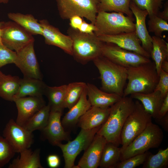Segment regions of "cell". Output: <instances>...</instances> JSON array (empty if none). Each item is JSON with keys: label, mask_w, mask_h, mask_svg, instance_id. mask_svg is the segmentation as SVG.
Here are the masks:
<instances>
[{"label": "cell", "mask_w": 168, "mask_h": 168, "mask_svg": "<svg viewBox=\"0 0 168 168\" xmlns=\"http://www.w3.org/2000/svg\"><path fill=\"white\" fill-rule=\"evenodd\" d=\"M132 0H99V12H120L132 18L133 14L129 7Z\"/></svg>", "instance_id": "31"}, {"label": "cell", "mask_w": 168, "mask_h": 168, "mask_svg": "<svg viewBox=\"0 0 168 168\" xmlns=\"http://www.w3.org/2000/svg\"><path fill=\"white\" fill-rule=\"evenodd\" d=\"M93 61L100 74L101 90L123 97L127 80V68L117 64L102 55Z\"/></svg>", "instance_id": "3"}, {"label": "cell", "mask_w": 168, "mask_h": 168, "mask_svg": "<svg viewBox=\"0 0 168 168\" xmlns=\"http://www.w3.org/2000/svg\"><path fill=\"white\" fill-rule=\"evenodd\" d=\"M121 148L111 142L106 144L101 155L99 166L101 168H114L120 161Z\"/></svg>", "instance_id": "30"}, {"label": "cell", "mask_w": 168, "mask_h": 168, "mask_svg": "<svg viewBox=\"0 0 168 168\" xmlns=\"http://www.w3.org/2000/svg\"><path fill=\"white\" fill-rule=\"evenodd\" d=\"M156 122L166 131L168 130V113L164 116L159 119H155Z\"/></svg>", "instance_id": "45"}, {"label": "cell", "mask_w": 168, "mask_h": 168, "mask_svg": "<svg viewBox=\"0 0 168 168\" xmlns=\"http://www.w3.org/2000/svg\"><path fill=\"white\" fill-rule=\"evenodd\" d=\"M110 107L101 108L91 106L79 119L78 126L81 128L91 129L102 125L106 120Z\"/></svg>", "instance_id": "21"}, {"label": "cell", "mask_w": 168, "mask_h": 168, "mask_svg": "<svg viewBox=\"0 0 168 168\" xmlns=\"http://www.w3.org/2000/svg\"><path fill=\"white\" fill-rule=\"evenodd\" d=\"M130 97L137 100L142 105L145 110L152 118L156 119L164 98L158 91H154L147 93H136Z\"/></svg>", "instance_id": "24"}, {"label": "cell", "mask_w": 168, "mask_h": 168, "mask_svg": "<svg viewBox=\"0 0 168 168\" xmlns=\"http://www.w3.org/2000/svg\"><path fill=\"white\" fill-rule=\"evenodd\" d=\"M152 37V49L150 56L159 74L162 63L164 60H168V44L162 37L155 35Z\"/></svg>", "instance_id": "29"}, {"label": "cell", "mask_w": 168, "mask_h": 168, "mask_svg": "<svg viewBox=\"0 0 168 168\" xmlns=\"http://www.w3.org/2000/svg\"><path fill=\"white\" fill-rule=\"evenodd\" d=\"M50 111L49 106L45 105L33 115L23 126L31 132L36 130L41 131L47 124Z\"/></svg>", "instance_id": "32"}, {"label": "cell", "mask_w": 168, "mask_h": 168, "mask_svg": "<svg viewBox=\"0 0 168 168\" xmlns=\"http://www.w3.org/2000/svg\"><path fill=\"white\" fill-rule=\"evenodd\" d=\"M159 79L154 91H158L163 98L168 94V73L161 69Z\"/></svg>", "instance_id": "40"}, {"label": "cell", "mask_w": 168, "mask_h": 168, "mask_svg": "<svg viewBox=\"0 0 168 168\" xmlns=\"http://www.w3.org/2000/svg\"><path fill=\"white\" fill-rule=\"evenodd\" d=\"M17 57L16 53L0 43V68L10 63H15Z\"/></svg>", "instance_id": "39"}, {"label": "cell", "mask_w": 168, "mask_h": 168, "mask_svg": "<svg viewBox=\"0 0 168 168\" xmlns=\"http://www.w3.org/2000/svg\"><path fill=\"white\" fill-rule=\"evenodd\" d=\"M39 22L42 27V35L45 43L57 47L72 55V41L71 37L62 33L58 28L51 25L46 20H40Z\"/></svg>", "instance_id": "16"}, {"label": "cell", "mask_w": 168, "mask_h": 168, "mask_svg": "<svg viewBox=\"0 0 168 168\" xmlns=\"http://www.w3.org/2000/svg\"><path fill=\"white\" fill-rule=\"evenodd\" d=\"M67 33L72 41V56L77 61L85 64L101 55L103 42L94 32L84 33L69 26Z\"/></svg>", "instance_id": "4"}, {"label": "cell", "mask_w": 168, "mask_h": 168, "mask_svg": "<svg viewBox=\"0 0 168 168\" xmlns=\"http://www.w3.org/2000/svg\"><path fill=\"white\" fill-rule=\"evenodd\" d=\"M168 94L165 97L158 112L157 118H161L168 113Z\"/></svg>", "instance_id": "44"}, {"label": "cell", "mask_w": 168, "mask_h": 168, "mask_svg": "<svg viewBox=\"0 0 168 168\" xmlns=\"http://www.w3.org/2000/svg\"><path fill=\"white\" fill-rule=\"evenodd\" d=\"M86 89L87 98L91 106L109 107L122 97L115 94L105 91L89 83L86 84Z\"/></svg>", "instance_id": "20"}, {"label": "cell", "mask_w": 168, "mask_h": 168, "mask_svg": "<svg viewBox=\"0 0 168 168\" xmlns=\"http://www.w3.org/2000/svg\"><path fill=\"white\" fill-rule=\"evenodd\" d=\"M129 7L135 18L136 34L143 49L150 55L152 49V37L149 34L146 23L148 12L146 10L140 8L132 0L130 3Z\"/></svg>", "instance_id": "19"}, {"label": "cell", "mask_w": 168, "mask_h": 168, "mask_svg": "<svg viewBox=\"0 0 168 168\" xmlns=\"http://www.w3.org/2000/svg\"><path fill=\"white\" fill-rule=\"evenodd\" d=\"M151 153L147 151L120 161L114 168H135L143 164Z\"/></svg>", "instance_id": "38"}, {"label": "cell", "mask_w": 168, "mask_h": 168, "mask_svg": "<svg viewBox=\"0 0 168 168\" xmlns=\"http://www.w3.org/2000/svg\"><path fill=\"white\" fill-rule=\"evenodd\" d=\"M18 114L16 122L23 126L36 112L45 105L43 96H26L14 100Z\"/></svg>", "instance_id": "18"}, {"label": "cell", "mask_w": 168, "mask_h": 168, "mask_svg": "<svg viewBox=\"0 0 168 168\" xmlns=\"http://www.w3.org/2000/svg\"><path fill=\"white\" fill-rule=\"evenodd\" d=\"M2 21L0 22V43L2 44Z\"/></svg>", "instance_id": "48"}, {"label": "cell", "mask_w": 168, "mask_h": 168, "mask_svg": "<svg viewBox=\"0 0 168 168\" xmlns=\"http://www.w3.org/2000/svg\"><path fill=\"white\" fill-rule=\"evenodd\" d=\"M20 79L18 76L6 75L0 71V97L13 101L19 88Z\"/></svg>", "instance_id": "27"}, {"label": "cell", "mask_w": 168, "mask_h": 168, "mask_svg": "<svg viewBox=\"0 0 168 168\" xmlns=\"http://www.w3.org/2000/svg\"><path fill=\"white\" fill-rule=\"evenodd\" d=\"M46 160L48 166L51 168H56L60 165V159L57 155L50 154L47 157Z\"/></svg>", "instance_id": "41"}, {"label": "cell", "mask_w": 168, "mask_h": 168, "mask_svg": "<svg viewBox=\"0 0 168 168\" xmlns=\"http://www.w3.org/2000/svg\"><path fill=\"white\" fill-rule=\"evenodd\" d=\"M164 137L162 129L152 122L129 145L121 149L120 161L158 147Z\"/></svg>", "instance_id": "6"}, {"label": "cell", "mask_w": 168, "mask_h": 168, "mask_svg": "<svg viewBox=\"0 0 168 168\" xmlns=\"http://www.w3.org/2000/svg\"><path fill=\"white\" fill-rule=\"evenodd\" d=\"M78 30L83 33L91 34L96 30V28L94 24L88 23L83 20Z\"/></svg>", "instance_id": "42"}, {"label": "cell", "mask_w": 168, "mask_h": 168, "mask_svg": "<svg viewBox=\"0 0 168 168\" xmlns=\"http://www.w3.org/2000/svg\"><path fill=\"white\" fill-rule=\"evenodd\" d=\"M83 82H75L67 85L64 103V108L69 109L78 100L86 86Z\"/></svg>", "instance_id": "33"}, {"label": "cell", "mask_w": 168, "mask_h": 168, "mask_svg": "<svg viewBox=\"0 0 168 168\" xmlns=\"http://www.w3.org/2000/svg\"><path fill=\"white\" fill-rule=\"evenodd\" d=\"M107 142L102 136L97 134L79 160L78 165L73 168H97L99 164L104 148Z\"/></svg>", "instance_id": "17"}, {"label": "cell", "mask_w": 168, "mask_h": 168, "mask_svg": "<svg viewBox=\"0 0 168 168\" xmlns=\"http://www.w3.org/2000/svg\"><path fill=\"white\" fill-rule=\"evenodd\" d=\"M9 0H0V3H7Z\"/></svg>", "instance_id": "49"}, {"label": "cell", "mask_w": 168, "mask_h": 168, "mask_svg": "<svg viewBox=\"0 0 168 168\" xmlns=\"http://www.w3.org/2000/svg\"><path fill=\"white\" fill-rule=\"evenodd\" d=\"M7 16L12 21L17 24L32 35H42V26L37 19L32 15L10 12L7 14Z\"/></svg>", "instance_id": "26"}, {"label": "cell", "mask_w": 168, "mask_h": 168, "mask_svg": "<svg viewBox=\"0 0 168 168\" xmlns=\"http://www.w3.org/2000/svg\"><path fill=\"white\" fill-rule=\"evenodd\" d=\"M149 18L148 22V32L153 33L156 36L162 37V33L168 31L167 21L157 15L152 16Z\"/></svg>", "instance_id": "35"}, {"label": "cell", "mask_w": 168, "mask_h": 168, "mask_svg": "<svg viewBox=\"0 0 168 168\" xmlns=\"http://www.w3.org/2000/svg\"><path fill=\"white\" fill-rule=\"evenodd\" d=\"M91 106L87 98L86 87L78 100L69 109L62 119L61 123L63 127H69L75 126L79 118Z\"/></svg>", "instance_id": "23"}, {"label": "cell", "mask_w": 168, "mask_h": 168, "mask_svg": "<svg viewBox=\"0 0 168 168\" xmlns=\"http://www.w3.org/2000/svg\"><path fill=\"white\" fill-rule=\"evenodd\" d=\"M15 64L24 77L41 79L42 77L34 49V42L28 44L16 52Z\"/></svg>", "instance_id": "13"}, {"label": "cell", "mask_w": 168, "mask_h": 168, "mask_svg": "<svg viewBox=\"0 0 168 168\" xmlns=\"http://www.w3.org/2000/svg\"><path fill=\"white\" fill-rule=\"evenodd\" d=\"M134 106L135 102L132 98L122 97L110 107L109 116L97 134L103 136L107 142L118 146L122 128Z\"/></svg>", "instance_id": "1"}, {"label": "cell", "mask_w": 168, "mask_h": 168, "mask_svg": "<svg viewBox=\"0 0 168 168\" xmlns=\"http://www.w3.org/2000/svg\"><path fill=\"white\" fill-rule=\"evenodd\" d=\"M62 113L61 111L50 110L47 124L41 131L44 138L54 146L62 141L70 140L69 134L65 131L61 123Z\"/></svg>", "instance_id": "15"}, {"label": "cell", "mask_w": 168, "mask_h": 168, "mask_svg": "<svg viewBox=\"0 0 168 168\" xmlns=\"http://www.w3.org/2000/svg\"><path fill=\"white\" fill-rule=\"evenodd\" d=\"M15 153L8 141L3 136L0 135V168L8 164Z\"/></svg>", "instance_id": "36"}, {"label": "cell", "mask_w": 168, "mask_h": 168, "mask_svg": "<svg viewBox=\"0 0 168 168\" xmlns=\"http://www.w3.org/2000/svg\"><path fill=\"white\" fill-rule=\"evenodd\" d=\"M134 18L126 16L120 12H99L94 24L98 36L114 35L135 31Z\"/></svg>", "instance_id": "5"}, {"label": "cell", "mask_w": 168, "mask_h": 168, "mask_svg": "<svg viewBox=\"0 0 168 168\" xmlns=\"http://www.w3.org/2000/svg\"><path fill=\"white\" fill-rule=\"evenodd\" d=\"M3 136L8 141L16 153L30 148L34 142L32 132L12 119L9 120L3 132Z\"/></svg>", "instance_id": "12"}, {"label": "cell", "mask_w": 168, "mask_h": 168, "mask_svg": "<svg viewBox=\"0 0 168 168\" xmlns=\"http://www.w3.org/2000/svg\"><path fill=\"white\" fill-rule=\"evenodd\" d=\"M157 16L167 21H168V4L167 2L165 3L163 11L162 12L159 11L158 12Z\"/></svg>", "instance_id": "46"}, {"label": "cell", "mask_w": 168, "mask_h": 168, "mask_svg": "<svg viewBox=\"0 0 168 168\" xmlns=\"http://www.w3.org/2000/svg\"><path fill=\"white\" fill-rule=\"evenodd\" d=\"M67 85L58 86H47L44 94L47 97L50 110L63 112Z\"/></svg>", "instance_id": "28"}, {"label": "cell", "mask_w": 168, "mask_h": 168, "mask_svg": "<svg viewBox=\"0 0 168 168\" xmlns=\"http://www.w3.org/2000/svg\"><path fill=\"white\" fill-rule=\"evenodd\" d=\"M82 18L77 15H75L69 19L70 26L75 29L78 30L83 21Z\"/></svg>", "instance_id": "43"}, {"label": "cell", "mask_w": 168, "mask_h": 168, "mask_svg": "<svg viewBox=\"0 0 168 168\" xmlns=\"http://www.w3.org/2000/svg\"><path fill=\"white\" fill-rule=\"evenodd\" d=\"M161 69L168 73V60L163 61L161 65Z\"/></svg>", "instance_id": "47"}, {"label": "cell", "mask_w": 168, "mask_h": 168, "mask_svg": "<svg viewBox=\"0 0 168 168\" xmlns=\"http://www.w3.org/2000/svg\"><path fill=\"white\" fill-rule=\"evenodd\" d=\"M140 8L146 10L149 17L157 15L162 7L163 0H132Z\"/></svg>", "instance_id": "37"}, {"label": "cell", "mask_w": 168, "mask_h": 168, "mask_svg": "<svg viewBox=\"0 0 168 168\" xmlns=\"http://www.w3.org/2000/svg\"><path fill=\"white\" fill-rule=\"evenodd\" d=\"M47 85L41 79L24 77L21 78L18 90L14 97H40L44 94Z\"/></svg>", "instance_id": "22"}, {"label": "cell", "mask_w": 168, "mask_h": 168, "mask_svg": "<svg viewBox=\"0 0 168 168\" xmlns=\"http://www.w3.org/2000/svg\"><path fill=\"white\" fill-rule=\"evenodd\" d=\"M128 82L123 97L136 93H147L154 91L159 79L154 62H150L127 68Z\"/></svg>", "instance_id": "2"}, {"label": "cell", "mask_w": 168, "mask_h": 168, "mask_svg": "<svg viewBox=\"0 0 168 168\" xmlns=\"http://www.w3.org/2000/svg\"><path fill=\"white\" fill-rule=\"evenodd\" d=\"M101 55L126 68L138 66L151 61L150 58L111 43L103 42Z\"/></svg>", "instance_id": "10"}, {"label": "cell", "mask_w": 168, "mask_h": 168, "mask_svg": "<svg viewBox=\"0 0 168 168\" xmlns=\"http://www.w3.org/2000/svg\"><path fill=\"white\" fill-rule=\"evenodd\" d=\"M40 150L34 151L30 148L19 153L20 156L14 159L8 166L9 168H43L40 161Z\"/></svg>", "instance_id": "25"}, {"label": "cell", "mask_w": 168, "mask_h": 168, "mask_svg": "<svg viewBox=\"0 0 168 168\" xmlns=\"http://www.w3.org/2000/svg\"><path fill=\"white\" fill-rule=\"evenodd\" d=\"M101 125L91 129L81 130L75 139L65 144L60 143L57 146L61 149L63 157L65 168H72L78 155L85 150L90 144Z\"/></svg>", "instance_id": "9"}, {"label": "cell", "mask_w": 168, "mask_h": 168, "mask_svg": "<svg viewBox=\"0 0 168 168\" xmlns=\"http://www.w3.org/2000/svg\"><path fill=\"white\" fill-rule=\"evenodd\" d=\"M152 118L139 101H135L134 109L126 119L121 131V149L129 145L152 122Z\"/></svg>", "instance_id": "7"}, {"label": "cell", "mask_w": 168, "mask_h": 168, "mask_svg": "<svg viewBox=\"0 0 168 168\" xmlns=\"http://www.w3.org/2000/svg\"><path fill=\"white\" fill-rule=\"evenodd\" d=\"M1 28L2 44L16 52L34 42L32 35L13 21H2Z\"/></svg>", "instance_id": "11"}, {"label": "cell", "mask_w": 168, "mask_h": 168, "mask_svg": "<svg viewBox=\"0 0 168 168\" xmlns=\"http://www.w3.org/2000/svg\"><path fill=\"white\" fill-rule=\"evenodd\" d=\"M142 168H165L168 165V148L161 149L154 155L151 153L143 163Z\"/></svg>", "instance_id": "34"}, {"label": "cell", "mask_w": 168, "mask_h": 168, "mask_svg": "<svg viewBox=\"0 0 168 168\" xmlns=\"http://www.w3.org/2000/svg\"><path fill=\"white\" fill-rule=\"evenodd\" d=\"M58 12L63 19L75 15L84 17L94 24L99 0H56Z\"/></svg>", "instance_id": "8"}, {"label": "cell", "mask_w": 168, "mask_h": 168, "mask_svg": "<svg viewBox=\"0 0 168 168\" xmlns=\"http://www.w3.org/2000/svg\"><path fill=\"white\" fill-rule=\"evenodd\" d=\"M102 42L114 44L124 49L132 51L150 58V55L145 51L135 31L125 32L114 35H102L98 36Z\"/></svg>", "instance_id": "14"}]
</instances>
